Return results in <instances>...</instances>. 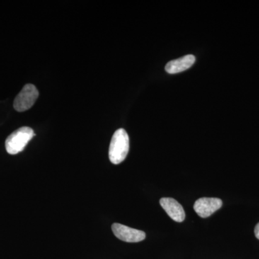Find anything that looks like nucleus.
<instances>
[{
    "mask_svg": "<svg viewBox=\"0 0 259 259\" xmlns=\"http://www.w3.org/2000/svg\"><path fill=\"white\" fill-rule=\"evenodd\" d=\"M112 230L118 239L127 243H138L146 238V233L144 231L129 228L120 223L112 224Z\"/></svg>",
    "mask_w": 259,
    "mask_h": 259,
    "instance_id": "obj_4",
    "label": "nucleus"
},
{
    "mask_svg": "<svg viewBox=\"0 0 259 259\" xmlns=\"http://www.w3.org/2000/svg\"><path fill=\"white\" fill-rule=\"evenodd\" d=\"M254 233L255 237L259 240V223L255 227Z\"/></svg>",
    "mask_w": 259,
    "mask_h": 259,
    "instance_id": "obj_8",
    "label": "nucleus"
},
{
    "mask_svg": "<svg viewBox=\"0 0 259 259\" xmlns=\"http://www.w3.org/2000/svg\"><path fill=\"white\" fill-rule=\"evenodd\" d=\"M38 96L36 87L32 83H27L15 97L13 107L19 112L26 111L33 106Z\"/></svg>",
    "mask_w": 259,
    "mask_h": 259,
    "instance_id": "obj_3",
    "label": "nucleus"
},
{
    "mask_svg": "<svg viewBox=\"0 0 259 259\" xmlns=\"http://www.w3.org/2000/svg\"><path fill=\"white\" fill-rule=\"evenodd\" d=\"M160 204L173 221L177 223H182L185 221V210L176 199L170 197H163L160 199Z\"/></svg>",
    "mask_w": 259,
    "mask_h": 259,
    "instance_id": "obj_6",
    "label": "nucleus"
},
{
    "mask_svg": "<svg viewBox=\"0 0 259 259\" xmlns=\"http://www.w3.org/2000/svg\"><path fill=\"white\" fill-rule=\"evenodd\" d=\"M222 205L223 202L221 199L202 197L194 202V209L199 217L206 218L215 212Z\"/></svg>",
    "mask_w": 259,
    "mask_h": 259,
    "instance_id": "obj_5",
    "label": "nucleus"
},
{
    "mask_svg": "<svg viewBox=\"0 0 259 259\" xmlns=\"http://www.w3.org/2000/svg\"><path fill=\"white\" fill-rule=\"evenodd\" d=\"M129 148L130 140L127 132L122 128L117 130L112 136L109 148L110 161L115 165L122 163L127 157Z\"/></svg>",
    "mask_w": 259,
    "mask_h": 259,
    "instance_id": "obj_1",
    "label": "nucleus"
},
{
    "mask_svg": "<svg viewBox=\"0 0 259 259\" xmlns=\"http://www.w3.org/2000/svg\"><path fill=\"white\" fill-rule=\"evenodd\" d=\"M34 136L35 134L31 127H22L16 130L5 141L7 152L11 155L22 152Z\"/></svg>",
    "mask_w": 259,
    "mask_h": 259,
    "instance_id": "obj_2",
    "label": "nucleus"
},
{
    "mask_svg": "<svg viewBox=\"0 0 259 259\" xmlns=\"http://www.w3.org/2000/svg\"><path fill=\"white\" fill-rule=\"evenodd\" d=\"M195 62V57L193 55H187L180 59L169 61L166 65L165 69L168 74H177L190 69Z\"/></svg>",
    "mask_w": 259,
    "mask_h": 259,
    "instance_id": "obj_7",
    "label": "nucleus"
}]
</instances>
